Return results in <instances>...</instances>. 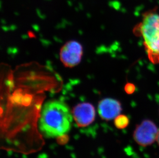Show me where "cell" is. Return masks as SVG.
<instances>
[{
    "label": "cell",
    "instance_id": "3",
    "mask_svg": "<svg viewBox=\"0 0 159 158\" xmlns=\"http://www.w3.org/2000/svg\"><path fill=\"white\" fill-rule=\"evenodd\" d=\"M158 127L153 121L144 120L136 126L133 134L135 142L143 147H147L152 144L156 140Z\"/></svg>",
    "mask_w": 159,
    "mask_h": 158
},
{
    "label": "cell",
    "instance_id": "4",
    "mask_svg": "<svg viewBox=\"0 0 159 158\" xmlns=\"http://www.w3.org/2000/svg\"><path fill=\"white\" fill-rule=\"evenodd\" d=\"M83 54L81 44L76 41H70L65 44L60 50V60L65 66L74 67L81 61Z\"/></svg>",
    "mask_w": 159,
    "mask_h": 158
},
{
    "label": "cell",
    "instance_id": "1",
    "mask_svg": "<svg viewBox=\"0 0 159 158\" xmlns=\"http://www.w3.org/2000/svg\"><path fill=\"white\" fill-rule=\"evenodd\" d=\"M72 116L69 108L62 102L58 100L47 102L42 108L39 129L48 138L66 135L71 129Z\"/></svg>",
    "mask_w": 159,
    "mask_h": 158
},
{
    "label": "cell",
    "instance_id": "8",
    "mask_svg": "<svg viewBox=\"0 0 159 158\" xmlns=\"http://www.w3.org/2000/svg\"><path fill=\"white\" fill-rule=\"evenodd\" d=\"M135 86L132 83H127L125 86V90L128 94H131L134 92Z\"/></svg>",
    "mask_w": 159,
    "mask_h": 158
},
{
    "label": "cell",
    "instance_id": "6",
    "mask_svg": "<svg viewBox=\"0 0 159 158\" xmlns=\"http://www.w3.org/2000/svg\"><path fill=\"white\" fill-rule=\"evenodd\" d=\"M122 111V105L118 100L111 98L102 99L99 102L98 112L102 120L110 121L114 119Z\"/></svg>",
    "mask_w": 159,
    "mask_h": 158
},
{
    "label": "cell",
    "instance_id": "2",
    "mask_svg": "<svg viewBox=\"0 0 159 158\" xmlns=\"http://www.w3.org/2000/svg\"><path fill=\"white\" fill-rule=\"evenodd\" d=\"M135 33L142 37L144 47L152 63H159V15L156 11L144 13L142 21L136 26Z\"/></svg>",
    "mask_w": 159,
    "mask_h": 158
},
{
    "label": "cell",
    "instance_id": "9",
    "mask_svg": "<svg viewBox=\"0 0 159 158\" xmlns=\"http://www.w3.org/2000/svg\"><path fill=\"white\" fill-rule=\"evenodd\" d=\"M156 141L157 143H158V145H159V130H158V134H157V137Z\"/></svg>",
    "mask_w": 159,
    "mask_h": 158
},
{
    "label": "cell",
    "instance_id": "5",
    "mask_svg": "<svg viewBox=\"0 0 159 158\" xmlns=\"http://www.w3.org/2000/svg\"><path fill=\"white\" fill-rule=\"evenodd\" d=\"M72 115L77 125L80 127H84L94 121L95 110L90 103H80L74 108Z\"/></svg>",
    "mask_w": 159,
    "mask_h": 158
},
{
    "label": "cell",
    "instance_id": "7",
    "mask_svg": "<svg viewBox=\"0 0 159 158\" xmlns=\"http://www.w3.org/2000/svg\"><path fill=\"white\" fill-rule=\"evenodd\" d=\"M129 119L126 115H119L114 119L115 126L120 129L126 128L129 125Z\"/></svg>",
    "mask_w": 159,
    "mask_h": 158
}]
</instances>
